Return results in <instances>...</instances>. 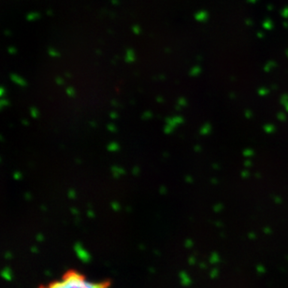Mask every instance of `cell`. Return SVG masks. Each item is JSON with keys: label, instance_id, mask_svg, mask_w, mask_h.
Wrapping results in <instances>:
<instances>
[{"label": "cell", "instance_id": "cell-1", "mask_svg": "<svg viewBox=\"0 0 288 288\" xmlns=\"http://www.w3.org/2000/svg\"><path fill=\"white\" fill-rule=\"evenodd\" d=\"M111 285L109 280L96 282L89 280L85 274L77 269H67L59 279L51 281L39 288H109Z\"/></svg>", "mask_w": 288, "mask_h": 288}]
</instances>
